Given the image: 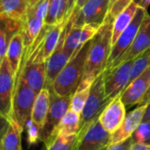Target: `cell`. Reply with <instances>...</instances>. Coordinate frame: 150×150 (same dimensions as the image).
<instances>
[{
	"label": "cell",
	"mask_w": 150,
	"mask_h": 150,
	"mask_svg": "<svg viewBox=\"0 0 150 150\" xmlns=\"http://www.w3.org/2000/svg\"><path fill=\"white\" fill-rule=\"evenodd\" d=\"M134 60L127 61L104 71V83L106 96L112 100L127 87Z\"/></svg>",
	"instance_id": "8"
},
{
	"label": "cell",
	"mask_w": 150,
	"mask_h": 150,
	"mask_svg": "<svg viewBox=\"0 0 150 150\" xmlns=\"http://www.w3.org/2000/svg\"><path fill=\"white\" fill-rule=\"evenodd\" d=\"M130 150H150V146L140 143H133Z\"/></svg>",
	"instance_id": "39"
},
{
	"label": "cell",
	"mask_w": 150,
	"mask_h": 150,
	"mask_svg": "<svg viewBox=\"0 0 150 150\" xmlns=\"http://www.w3.org/2000/svg\"><path fill=\"white\" fill-rule=\"evenodd\" d=\"M150 47V15L148 13L143 19L136 36L129 47V49L117 61L115 62L111 68L108 69L120 64L121 62L134 60L136 59L141 54L146 51ZM106 70V69H105Z\"/></svg>",
	"instance_id": "14"
},
{
	"label": "cell",
	"mask_w": 150,
	"mask_h": 150,
	"mask_svg": "<svg viewBox=\"0 0 150 150\" xmlns=\"http://www.w3.org/2000/svg\"><path fill=\"white\" fill-rule=\"evenodd\" d=\"M37 93L18 76L12 99L11 117L23 132L26 122L31 119L33 106Z\"/></svg>",
	"instance_id": "5"
},
{
	"label": "cell",
	"mask_w": 150,
	"mask_h": 150,
	"mask_svg": "<svg viewBox=\"0 0 150 150\" xmlns=\"http://www.w3.org/2000/svg\"><path fill=\"white\" fill-rule=\"evenodd\" d=\"M18 76L20 77L37 94H39L45 87L46 62L33 63L24 62L22 64L20 63Z\"/></svg>",
	"instance_id": "17"
},
{
	"label": "cell",
	"mask_w": 150,
	"mask_h": 150,
	"mask_svg": "<svg viewBox=\"0 0 150 150\" xmlns=\"http://www.w3.org/2000/svg\"><path fill=\"white\" fill-rule=\"evenodd\" d=\"M76 0H65L66 4H67V13H66V20L67 21H69V19L71 16V13H72L75 4H76Z\"/></svg>",
	"instance_id": "37"
},
{
	"label": "cell",
	"mask_w": 150,
	"mask_h": 150,
	"mask_svg": "<svg viewBox=\"0 0 150 150\" xmlns=\"http://www.w3.org/2000/svg\"><path fill=\"white\" fill-rule=\"evenodd\" d=\"M147 14H148V11L144 10L143 8L140 6L137 8V11L135 12V15L133 20L127 26V28L121 33V34L117 39L114 45L112 47L111 54H110L105 69H108L109 68H111L112 64L115 62H117L129 49Z\"/></svg>",
	"instance_id": "7"
},
{
	"label": "cell",
	"mask_w": 150,
	"mask_h": 150,
	"mask_svg": "<svg viewBox=\"0 0 150 150\" xmlns=\"http://www.w3.org/2000/svg\"><path fill=\"white\" fill-rule=\"evenodd\" d=\"M114 0H89L75 15L69 18L72 27L82 28L88 24L102 25Z\"/></svg>",
	"instance_id": "6"
},
{
	"label": "cell",
	"mask_w": 150,
	"mask_h": 150,
	"mask_svg": "<svg viewBox=\"0 0 150 150\" xmlns=\"http://www.w3.org/2000/svg\"><path fill=\"white\" fill-rule=\"evenodd\" d=\"M15 85L16 76L5 56L2 60L0 66V115L7 118L11 117Z\"/></svg>",
	"instance_id": "11"
},
{
	"label": "cell",
	"mask_w": 150,
	"mask_h": 150,
	"mask_svg": "<svg viewBox=\"0 0 150 150\" xmlns=\"http://www.w3.org/2000/svg\"><path fill=\"white\" fill-rule=\"evenodd\" d=\"M45 23L44 20L39 19L32 15L27 14V18L25 23H23L21 28V35L23 39V45L25 51L27 50L34 42L36 38L41 32Z\"/></svg>",
	"instance_id": "23"
},
{
	"label": "cell",
	"mask_w": 150,
	"mask_h": 150,
	"mask_svg": "<svg viewBox=\"0 0 150 150\" xmlns=\"http://www.w3.org/2000/svg\"><path fill=\"white\" fill-rule=\"evenodd\" d=\"M89 0H76V4H75V7H74V9H73V11H72V13H71V16H75L79 11H80V9L88 2ZM70 16V17H71Z\"/></svg>",
	"instance_id": "38"
},
{
	"label": "cell",
	"mask_w": 150,
	"mask_h": 150,
	"mask_svg": "<svg viewBox=\"0 0 150 150\" xmlns=\"http://www.w3.org/2000/svg\"><path fill=\"white\" fill-rule=\"evenodd\" d=\"M23 23L16 21L6 15L0 14V58L3 60L7 52L11 38L21 31Z\"/></svg>",
	"instance_id": "18"
},
{
	"label": "cell",
	"mask_w": 150,
	"mask_h": 150,
	"mask_svg": "<svg viewBox=\"0 0 150 150\" xmlns=\"http://www.w3.org/2000/svg\"><path fill=\"white\" fill-rule=\"evenodd\" d=\"M132 0L113 1L103 24L91 40L83 75L77 90L91 87L96 78L105 70L112 50V25L114 18Z\"/></svg>",
	"instance_id": "1"
},
{
	"label": "cell",
	"mask_w": 150,
	"mask_h": 150,
	"mask_svg": "<svg viewBox=\"0 0 150 150\" xmlns=\"http://www.w3.org/2000/svg\"><path fill=\"white\" fill-rule=\"evenodd\" d=\"M90 91H91V87H87L82 90H76V91L72 96L69 109L80 114L87 101V98L90 94Z\"/></svg>",
	"instance_id": "29"
},
{
	"label": "cell",
	"mask_w": 150,
	"mask_h": 150,
	"mask_svg": "<svg viewBox=\"0 0 150 150\" xmlns=\"http://www.w3.org/2000/svg\"><path fill=\"white\" fill-rule=\"evenodd\" d=\"M150 86V66L140 76L132 81L121 93V101L124 105L133 106L142 104Z\"/></svg>",
	"instance_id": "13"
},
{
	"label": "cell",
	"mask_w": 150,
	"mask_h": 150,
	"mask_svg": "<svg viewBox=\"0 0 150 150\" xmlns=\"http://www.w3.org/2000/svg\"><path fill=\"white\" fill-rule=\"evenodd\" d=\"M29 4L26 0H0V14L22 23L27 18Z\"/></svg>",
	"instance_id": "22"
},
{
	"label": "cell",
	"mask_w": 150,
	"mask_h": 150,
	"mask_svg": "<svg viewBox=\"0 0 150 150\" xmlns=\"http://www.w3.org/2000/svg\"><path fill=\"white\" fill-rule=\"evenodd\" d=\"M112 100L106 96L104 83V72L98 76L91 86V91L84 107L80 113L79 133L86 131L110 104Z\"/></svg>",
	"instance_id": "3"
},
{
	"label": "cell",
	"mask_w": 150,
	"mask_h": 150,
	"mask_svg": "<svg viewBox=\"0 0 150 150\" xmlns=\"http://www.w3.org/2000/svg\"><path fill=\"white\" fill-rule=\"evenodd\" d=\"M139 7L135 0H132L121 11H120L113 21L112 25V47L116 42L121 33L127 28V26L133 20L137 8Z\"/></svg>",
	"instance_id": "19"
},
{
	"label": "cell",
	"mask_w": 150,
	"mask_h": 150,
	"mask_svg": "<svg viewBox=\"0 0 150 150\" xmlns=\"http://www.w3.org/2000/svg\"><path fill=\"white\" fill-rule=\"evenodd\" d=\"M131 137L133 143H140L150 146V121L142 122Z\"/></svg>",
	"instance_id": "30"
},
{
	"label": "cell",
	"mask_w": 150,
	"mask_h": 150,
	"mask_svg": "<svg viewBox=\"0 0 150 150\" xmlns=\"http://www.w3.org/2000/svg\"><path fill=\"white\" fill-rule=\"evenodd\" d=\"M147 121H150V102L148 103L145 112H144V116L142 119V122H147Z\"/></svg>",
	"instance_id": "41"
},
{
	"label": "cell",
	"mask_w": 150,
	"mask_h": 150,
	"mask_svg": "<svg viewBox=\"0 0 150 150\" xmlns=\"http://www.w3.org/2000/svg\"><path fill=\"white\" fill-rule=\"evenodd\" d=\"M10 124V120L9 118L4 116V115H0V149H1V142H2V139L9 127Z\"/></svg>",
	"instance_id": "36"
},
{
	"label": "cell",
	"mask_w": 150,
	"mask_h": 150,
	"mask_svg": "<svg viewBox=\"0 0 150 150\" xmlns=\"http://www.w3.org/2000/svg\"><path fill=\"white\" fill-rule=\"evenodd\" d=\"M50 92V105L48 112L43 127L40 130V141L44 143V147L51 145L57 138L55 131L62 119L69 110L72 96L61 97L54 93L52 90Z\"/></svg>",
	"instance_id": "4"
},
{
	"label": "cell",
	"mask_w": 150,
	"mask_h": 150,
	"mask_svg": "<svg viewBox=\"0 0 150 150\" xmlns=\"http://www.w3.org/2000/svg\"><path fill=\"white\" fill-rule=\"evenodd\" d=\"M132 145H133V140H132V137H130L118 143L108 144L101 150H130Z\"/></svg>",
	"instance_id": "35"
},
{
	"label": "cell",
	"mask_w": 150,
	"mask_h": 150,
	"mask_svg": "<svg viewBox=\"0 0 150 150\" xmlns=\"http://www.w3.org/2000/svg\"><path fill=\"white\" fill-rule=\"evenodd\" d=\"M26 1H27V3L29 4V7H32V6L35 5L40 0H26Z\"/></svg>",
	"instance_id": "43"
},
{
	"label": "cell",
	"mask_w": 150,
	"mask_h": 150,
	"mask_svg": "<svg viewBox=\"0 0 150 150\" xmlns=\"http://www.w3.org/2000/svg\"><path fill=\"white\" fill-rule=\"evenodd\" d=\"M126 106L121 101V94L113 98L99 116V123L110 134H113L122 124L126 117Z\"/></svg>",
	"instance_id": "15"
},
{
	"label": "cell",
	"mask_w": 150,
	"mask_h": 150,
	"mask_svg": "<svg viewBox=\"0 0 150 150\" xmlns=\"http://www.w3.org/2000/svg\"><path fill=\"white\" fill-rule=\"evenodd\" d=\"M67 23L63 22L54 26H48L42 37L41 41L30 55L25 56L24 62L33 63L46 62L56 48L61 39L62 33Z\"/></svg>",
	"instance_id": "9"
},
{
	"label": "cell",
	"mask_w": 150,
	"mask_h": 150,
	"mask_svg": "<svg viewBox=\"0 0 150 150\" xmlns=\"http://www.w3.org/2000/svg\"><path fill=\"white\" fill-rule=\"evenodd\" d=\"M49 105L50 92L49 90L44 88L37 95L31 113V120L38 127L40 130L43 127L44 122L46 120L49 109Z\"/></svg>",
	"instance_id": "20"
},
{
	"label": "cell",
	"mask_w": 150,
	"mask_h": 150,
	"mask_svg": "<svg viewBox=\"0 0 150 150\" xmlns=\"http://www.w3.org/2000/svg\"><path fill=\"white\" fill-rule=\"evenodd\" d=\"M79 122H80V114L69 110L66 114L62 119L59 126L55 131V136L59 134L64 136H72L76 135L79 131Z\"/></svg>",
	"instance_id": "26"
},
{
	"label": "cell",
	"mask_w": 150,
	"mask_h": 150,
	"mask_svg": "<svg viewBox=\"0 0 150 150\" xmlns=\"http://www.w3.org/2000/svg\"><path fill=\"white\" fill-rule=\"evenodd\" d=\"M100 25L98 24H88L85 25L81 28V34H80V40H79V47L78 50L88 41H90L94 35L98 33Z\"/></svg>",
	"instance_id": "33"
},
{
	"label": "cell",
	"mask_w": 150,
	"mask_h": 150,
	"mask_svg": "<svg viewBox=\"0 0 150 150\" xmlns=\"http://www.w3.org/2000/svg\"><path fill=\"white\" fill-rule=\"evenodd\" d=\"M1 62H2V60H1V58H0V66H1Z\"/></svg>",
	"instance_id": "44"
},
{
	"label": "cell",
	"mask_w": 150,
	"mask_h": 150,
	"mask_svg": "<svg viewBox=\"0 0 150 150\" xmlns=\"http://www.w3.org/2000/svg\"><path fill=\"white\" fill-rule=\"evenodd\" d=\"M149 102H150V86H149V91H148L147 94H146V96H145V98H144V99H143V102H142V104H144V103H149Z\"/></svg>",
	"instance_id": "42"
},
{
	"label": "cell",
	"mask_w": 150,
	"mask_h": 150,
	"mask_svg": "<svg viewBox=\"0 0 150 150\" xmlns=\"http://www.w3.org/2000/svg\"><path fill=\"white\" fill-rule=\"evenodd\" d=\"M65 34L66 26L64 27L62 33L61 39L56 48L46 61V83L44 88L47 90H49L52 87L57 76L60 74V72L62 70V69L66 66V64L71 58L63 49Z\"/></svg>",
	"instance_id": "12"
},
{
	"label": "cell",
	"mask_w": 150,
	"mask_h": 150,
	"mask_svg": "<svg viewBox=\"0 0 150 150\" xmlns=\"http://www.w3.org/2000/svg\"><path fill=\"white\" fill-rule=\"evenodd\" d=\"M111 134L96 120L86 131L76 134L70 150H101L110 142Z\"/></svg>",
	"instance_id": "10"
},
{
	"label": "cell",
	"mask_w": 150,
	"mask_h": 150,
	"mask_svg": "<svg viewBox=\"0 0 150 150\" xmlns=\"http://www.w3.org/2000/svg\"><path fill=\"white\" fill-rule=\"evenodd\" d=\"M81 28L72 27L71 22L69 20L66 25V34L64 38L63 49L64 51L72 57L76 52H78L79 40H80Z\"/></svg>",
	"instance_id": "27"
},
{
	"label": "cell",
	"mask_w": 150,
	"mask_h": 150,
	"mask_svg": "<svg viewBox=\"0 0 150 150\" xmlns=\"http://www.w3.org/2000/svg\"><path fill=\"white\" fill-rule=\"evenodd\" d=\"M76 139V135L64 136L59 134L51 145L44 147L43 150H70Z\"/></svg>",
	"instance_id": "31"
},
{
	"label": "cell",
	"mask_w": 150,
	"mask_h": 150,
	"mask_svg": "<svg viewBox=\"0 0 150 150\" xmlns=\"http://www.w3.org/2000/svg\"><path fill=\"white\" fill-rule=\"evenodd\" d=\"M67 4L65 0H50L47 14L44 20L46 25L54 26L61 23H68L66 20Z\"/></svg>",
	"instance_id": "25"
},
{
	"label": "cell",
	"mask_w": 150,
	"mask_h": 150,
	"mask_svg": "<svg viewBox=\"0 0 150 150\" xmlns=\"http://www.w3.org/2000/svg\"><path fill=\"white\" fill-rule=\"evenodd\" d=\"M25 127L27 128L28 142L30 144H35L38 141H40V129L31 120V119L26 122Z\"/></svg>",
	"instance_id": "34"
},
{
	"label": "cell",
	"mask_w": 150,
	"mask_h": 150,
	"mask_svg": "<svg viewBox=\"0 0 150 150\" xmlns=\"http://www.w3.org/2000/svg\"><path fill=\"white\" fill-rule=\"evenodd\" d=\"M138 4V5L142 8H143L144 10L148 11V8L150 4V0H135Z\"/></svg>",
	"instance_id": "40"
},
{
	"label": "cell",
	"mask_w": 150,
	"mask_h": 150,
	"mask_svg": "<svg viewBox=\"0 0 150 150\" xmlns=\"http://www.w3.org/2000/svg\"><path fill=\"white\" fill-rule=\"evenodd\" d=\"M9 127L2 139L0 150H23L21 146L22 131L12 118H9Z\"/></svg>",
	"instance_id": "24"
},
{
	"label": "cell",
	"mask_w": 150,
	"mask_h": 150,
	"mask_svg": "<svg viewBox=\"0 0 150 150\" xmlns=\"http://www.w3.org/2000/svg\"><path fill=\"white\" fill-rule=\"evenodd\" d=\"M150 66V47L148 48L146 51H144L142 54H141L136 59H134L132 70H131V76L129 79V83L134 81L138 76H140L146 69H148ZM128 83V84H129Z\"/></svg>",
	"instance_id": "28"
},
{
	"label": "cell",
	"mask_w": 150,
	"mask_h": 150,
	"mask_svg": "<svg viewBox=\"0 0 150 150\" xmlns=\"http://www.w3.org/2000/svg\"><path fill=\"white\" fill-rule=\"evenodd\" d=\"M25 53V48L23 45V39L21 33H16L9 42L7 52H6V58L10 63L11 69L16 76V80L18 78L20 63L22 60L23 54Z\"/></svg>",
	"instance_id": "21"
},
{
	"label": "cell",
	"mask_w": 150,
	"mask_h": 150,
	"mask_svg": "<svg viewBox=\"0 0 150 150\" xmlns=\"http://www.w3.org/2000/svg\"><path fill=\"white\" fill-rule=\"evenodd\" d=\"M147 105L148 103L141 104L140 106L126 114V117L120 127L113 134H111L109 144H114L123 142L132 136L134 132L142 122Z\"/></svg>",
	"instance_id": "16"
},
{
	"label": "cell",
	"mask_w": 150,
	"mask_h": 150,
	"mask_svg": "<svg viewBox=\"0 0 150 150\" xmlns=\"http://www.w3.org/2000/svg\"><path fill=\"white\" fill-rule=\"evenodd\" d=\"M91 40L86 42L78 52L72 55L49 90L61 97L72 96L76 92L83 75Z\"/></svg>",
	"instance_id": "2"
},
{
	"label": "cell",
	"mask_w": 150,
	"mask_h": 150,
	"mask_svg": "<svg viewBox=\"0 0 150 150\" xmlns=\"http://www.w3.org/2000/svg\"><path fill=\"white\" fill-rule=\"evenodd\" d=\"M50 0H40L35 5L29 7L27 14L32 15L39 19L45 20L49 8Z\"/></svg>",
	"instance_id": "32"
}]
</instances>
